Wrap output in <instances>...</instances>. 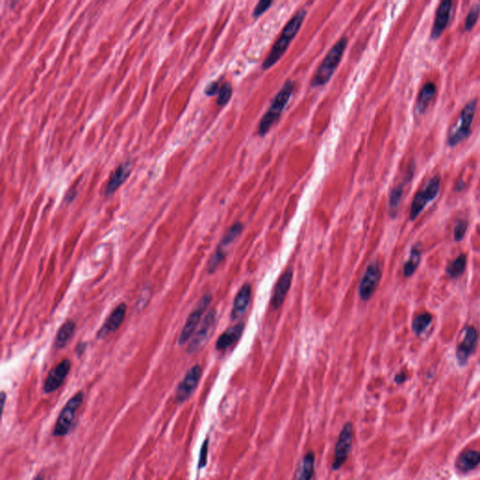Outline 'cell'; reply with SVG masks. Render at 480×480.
Masks as SVG:
<instances>
[{"label":"cell","mask_w":480,"mask_h":480,"mask_svg":"<svg viewBox=\"0 0 480 480\" xmlns=\"http://www.w3.org/2000/svg\"><path fill=\"white\" fill-rule=\"evenodd\" d=\"M306 16L307 11L303 8L296 12L295 15L288 21L285 27H283L280 38L274 43L270 54L263 61V70H269L281 60V58L288 49L290 43L295 39L296 34L298 33Z\"/></svg>","instance_id":"1"},{"label":"cell","mask_w":480,"mask_h":480,"mask_svg":"<svg viewBox=\"0 0 480 480\" xmlns=\"http://www.w3.org/2000/svg\"><path fill=\"white\" fill-rule=\"evenodd\" d=\"M295 86L296 84L294 81H286L283 84L281 90L277 93L274 99H272L269 109L263 115L258 126V135L260 137H263L270 132V128L281 117L282 113L289 102L290 99L294 93Z\"/></svg>","instance_id":"2"},{"label":"cell","mask_w":480,"mask_h":480,"mask_svg":"<svg viewBox=\"0 0 480 480\" xmlns=\"http://www.w3.org/2000/svg\"><path fill=\"white\" fill-rule=\"evenodd\" d=\"M347 43L348 39L346 37H342L329 50L322 63L318 67L315 74L310 82L311 87L325 86L329 83L337 67L339 66L342 60L343 54L347 47Z\"/></svg>","instance_id":"3"},{"label":"cell","mask_w":480,"mask_h":480,"mask_svg":"<svg viewBox=\"0 0 480 480\" xmlns=\"http://www.w3.org/2000/svg\"><path fill=\"white\" fill-rule=\"evenodd\" d=\"M477 106V100L473 99L468 102L460 112L457 123L452 127L451 132L447 138L449 146H455L460 144L461 141L466 139L471 133V126L473 124Z\"/></svg>","instance_id":"4"},{"label":"cell","mask_w":480,"mask_h":480,"mask_svg":"<svg viewBox=\"0 0 480 480\" xmlns=\"http://www.w3.org/2000/svg\"><path fill=\"white\" fill-rule=\"evenodd\" d=\"M83 401H84V393L81 391L69 400L66 405L60 412V415L57 419L56 425L54 428V436L62 437V436H65L70 432L71 428L73 426L75 414L77 413L80 406L82 405Z\"/></svg>","instance_id":"5"},{"label":"cell","mask_w":480,"mask_h":480,"mask_svg":"<svg viewBox=\"0 0 480 480\" xmlns=\"http://www.w3.org/2000/svg\"><path fill=\"white\" fill-rule=\"evenodd\" d=\"M441 178L439 175L434 176L431 178L426 188L423 191L417 192L414 201L412 203L411 210H410V220L414 221L420 214L424 208L426 207L430 202L434 201L437 197L440 191Z\"/></svg>","instance_id":"6"},{"label":"cell","mask_w":480,"mask_h":480,"mask_svg":"<svg viewBox=\"0 0 480 480\" xmlns=\"http://www.w3.org/2000/svg\"><path fill=\"white\" fill-rule=\"evenodd\" d=\"M212 299H213V296H212L210 293L205 294L200 299L196 308L188 317L187 321L185 323L184 327L180 332V336H179V339H178V344L179 345H184L185 343L188 342L192 337V335L194 334L195 330L197 329L198 325L201 322L202 316L204 314L206 309L208 308V306L210 305Z\"/></svg>","instance_id":"7"},{"label":"cell","mask_w":480,"mask_h":480,"mask_svg":"<svg viewBox=\"0 0 480 480\" xmlns=\"http://www.w3.org/2000/svg\"><path fill=\"white\" fill-rule=\"evenodd\" d=\"M353 436H354L353 424L351 422H348L342 427L337 440L335 452H334V460L332 462V469L334 471H338L339 469H341L342 465L344 464V462L347 460L350 450L353 445Z\"/></svg>","instance_id":"8"},{"label":"cell","mask_w":480,"mask_h":480,"mask_svg":"<svg viewBox=\"0 0 480 480\" xmlns=\"http://www.w3.org/2000/svg\"><path fill=\"white\" fill-rule=\"evenodd\" d=\"M242 230H243V224L241 223H236L233 224L225 233V235L222 238L221 242L219 244L217 249L213 253L207 264L209 273L214 272L217 269L218 265L224 261L229 246L237 239V237L241 234Z\"/></svg>","instance_id":"9"},{"label":"cell","mask_w":480,"mask_h":480,"mask_svg":"<svg viewBox=\"0 0 480 480\" xmlns=\"http://www.w3.org/2000/svg\"><path fill=\"white\" fill-rule=\"evenodd\" d=\"M202 368L200 365H195L186 374L183 380L179 383L176 390V401L177 402H183L191 397L197 388L199 381L202 376Z\"/></svg>","instance_id":"10"},{"label":"cell","mask_w":480,"mask_h":480,"mask_svg":"<svg viewBox=\"0 0 480 480\" xmlns=\"http://www.w3.org/2000/svg\"><path fill=\"white\" fill-rule=\"evenodd\" d=\"M380 276H381V272L377 262L369 263L359 285L358 292L362 300L367 301L371 298L380 281Z\"/></svg>","instance_id":"11"},{"label":"cell","mask_w":480,"mask_h":480,"mask_svg":"<svg viewBox=\"0 0 480 480\" xmlns=\"http://www.w3.org/2000/svg\"><path fill=\"white\" fill-rule=\"evenodd\" d=\"M293 274H294L293 269L288 268L283 272V275L280 277L271 297V306L273 309H280L283 306V302L292 285Z\"/></svg>","instance_id":"12"},{"label":"cell","mask_w":480,"mask_h":480,"mask_svg":"<svg viewBox=\"0 0 480 480\" xmlns=\"http://www.w3.org/2000/svg\"><path fill=\"white\" fill-rule=\"evenodd\" d=\"M478 341V333L473 327H469L465 330V336L462 342L457 348V360L460 366L466 365L469 357L472 355Z\"/></svg>","instance_id":"13"},{"label":"cell","mask_w":480,"mask_h":480,"mask_svg":"<svg viewBox=\"0 0 480 480\" xmlns=\"http://www.w3.org/2000/svg\"><path fill=\"white\" fill-rule=\"evenodd\" d=\"M71 366V361L69 359H64L50 371L44 383V391L46 393L54 392L60 388L65 381L67 375H69Z\"/></svg>","instance_id":"14"},{"label":"cell","mask_w":480,"mask_h":480,"mask_svg":"<svg viewBox=\"0 0 480 480\" xmlns=\"http://www.w3.org/2000/svg\"><path fill=\"white\" fill-rule=\"evenodd\" d=\"M216 317H217V312L215 309L210 310L207 315L205 316L204 321L202 323L200 329L197 331V333L193 337L191 340V343L189 345L188 351L190 353L195 352L196 350L200 348L204 342L207 340V338L210 335L211 331L214 328V325L216 322Z\"/></svg>","instance_id":"15"},{"label":"cell","mask_w":480,"mask_h":480,"mask_svg":"<svg viewBox=\"0 0 480 480\" xmlns=\"http://www.w3.org/2000/svg\"><path fill=\"white\" fill-rule=\"evenodd\" d=\"M452 5H453L452 1L445 0V1H442L437 8L436 14H435V20H434V26L432 28V33H431V38L433 40L438 39L441 34L443 33L444 30L446 29L450 18Z\"/></svg>","instance_id":"16"},{"label":"cell","mask_w":480,"mask_h":480,"mask_svg":"<svg viewBox=\"0 0 480 480\" xmlns=\"http://www.w3.org/2000/svg\"><path fill=\"white\" fill-rule=\"evenodd\" d=\"M126 311H127L126 304L121 303L113 310L112 313L107 318L106 322L103 324L101 329H99L97 334V338L99 340H102L107 336L110 335L111 333L117 331L125 319Z\"/></svg>","instance_id":"17"},{"label":"cell","mask_w":480,"mask_h":480,"mask_svg":"<svg viewBox=\"0 0 480 480\" xmlns=\"http://www.w3.org/2000/svg\"><path fill=\"white\" fill-rule=\"evenodd\" d=\"M251 296V287L250 283H245L240 288L237 294V296L233 302V309L231 311V319L233 321L239 319L243 315L245 311L248 309L250 302Z\"/></svg>","instance_id":"18"},{"label":"cell","mask_w":480,"mask_h":480,"mask_svg":"<svg viewBox=\"0 0 480 480\" xmlns=\"http://www.w3.org/2000/svg\"><path fill=\"white\" fill-rule=\"evenodd\" d=\"M243 323H239L229 329H226L222 335L218 338L215 344V348L219 351H224L232 346L235 342L239 340L244 331Z\"/></svg>","instance_id":"19"},{"label":"cell","mask_w":480,"mask_h":480,"mask_svg":"<svg viewBox=\"0 0 480 480\" xmlns=\"http://www.w3.org/2000/svg\"><path fill=\"white\" fill-rule=\"evenodd\" d=\"M131 173V164L129 162L121 164L119 167L113 172L112 176L108 181L106 187V194L111 195L119 189L121 185L125 182Z\"/></svg>","instance_id":"20"},{"label":"cell","mask_w":480,"mask_h":480,"mask_svg":"<svg viewBox=\"0 0 480 480\" xmlns=\"http://www.w3.org/2000/svg\"><path fill=\"white\" fill-rule=\"evenodd\" d=\"M75 331V323L73 320H69L64 323L60 329H59L56 340H55V347L58 349H62L65 347L68 342L73 338V333Z\"/></svg>","instance_id":"21"},{"label":"cell","mask_w":480,"mask_h":480,"mask_svg":"<svg viewBox=\"0 0 480 480\" xmlns=\"http://www.w3.org/2000/svg\"><path fill=\"white\" fill-rule=\"evenodd\" d=\"M480 463V452L469 450L462 454L459 459L458 466L463 472H469Z\"/></svg>","instance_id":"22"},{"label":"cell","mask_w":480,"mask_h":480,"mask_svg":"<svg viewBox=\"0 0 480 480\" xmlns=\"http://www.w3.org/2000/svg\"><path fill=\"white\" fill-rule=\"evenodd\" d=\"M315 473V453L309 451L303 458L298 480H312Z\"/></svg>","instance_id":"23"},{"label":"cell","mask_w":480,"mask_h":480,"mask_svg":"<svg viewBox=\"0 0 480 480\" xmlns=\"http://www.w3.org/2000/svg\"><path fill=\"white\" fill-rule=\"evenodd\" d=\"M435 85L434 83H427L423 88L421 89L418 99H417V105H416V110L418 114H423L426 111L428 105L430 101L433 99L434 93H435Z\"/></svg>","instance_id":"24"},{"label":"cell","mask_w":480,"mask_h":480,"mask_svg":"<svg viewBox=\"0 0 480 480\" xmlns=\"http://www.w3.org/2000/svg\"><path fill=\"white\" fill-rule=\"evenodd\" d=\"M421 261V247L420 245H415L411 250L410 257L406 263L404 264L403 273L404 276L411 277L414 273V271L418 268Z\"/></svg>","instance_id":"25"},{"label":"cell","mask_w":480,"mask_h":480,"mask_svg":"<svg viewBox=\"0 0 480 480\" xmlns=\"http://www.w3.org/2000/svg\"><path fill=\"white\" fill-rule=\"evenodd\" d=\"M404 184H406L405 181H404L403 184L400 185V186L394 188L392 191H390V193H389V201H388L389 210H390V214H391L393 217L396 215L397 210H398V208H399L400 203H401V197H402L403 191H404Z\"/></svg>","instance_id":"26"},{"label":"cell","mask_w":480,"mask_h":480,"mask_svg":"<svg viewBox=\"0 0 480 480\" xmlns=\"http://www.w3.org/2000/svg\"><path fill=\"white\" fill-rule=\"evenodd\" d=\"M466 255L461 254L454 262L450 263L447 269V273L450 278L460 276L466 268Z\"/></svg>","instance_id":"27"},{"label":"cell","mask_w":480,"mask_h":480,"mask_svg":"<svg viewBox=\"0 0 480 480\" xmlns=\"http://www.w3.org/2000/svg\"><path fill=\"white\" fill-rule=\"evenodd\" d=\"M432 319H433V316L430 313H424V314L416 316L412 323V329L415 332V334L420 335L421 333H423L430 326Z\"/></svg>","instance_id":"28"},{"label":"cell","mask_w":480,"mask_h":480,"mask_svg":"<svg viewBox=\"0 0 480 480\" xmlns=\"http://www.w3.org/2000/svg\"><path fill=\"white\" fill-rule=\"evenodd\" d=\"M233 94L232 85L229 82H224L220 87L218 93L217 104L219 106H225L230 100Z\"/></svg>","instance_id":"29"},{"label":"cell","mask_w":480,"mask_h":480,"mask_svg":"<svg viewBox=\"0 0 480 480\" xmlns=\"http://www.w3.org/2000/svg\"><path fill=\"white\" fill-rule=\"evenodd\" d=\"M480 6L479 4H473L470 12L467 14L466 20H465V29L467 31H471L473 29L475 24L477 23L478 18H479Z\"/></svg>","instance_id":"30"},{"label":"cell","mask_w":480,"mask_h":480,"mask_svg":"<svg viewBox=\"0 0 480 480\" xmlns=\"http://www.w3.org/2000/svg\"><path fill=\"white\" fill-rule=\"evenodd\" d=\"M468 224L465 221H459L454 228V238L456 241H460L466 233Z\"/></svg>","instance_id":"31"},{"label":"cell","mask_w":480,"mask_h":480,"mask_svg":"<svg viewBox=\"0 0 480 480\" xmlns=\"http://www.w3.org/2000/svg\"><path fill=\"white\" fill-rule=\"evenodd\" d=\"M273 1H268V0H261L257 3L256 6L254 8L253 10V13H252V15L254 18H258L260 17L262 14H264L269 8L272 5Z\"/></svg>","instance_id":"32"},{"label":"cell","mask_w":480,"mask_h":480,"mask_svg":"<svg viewBox=\"0 0 480 480\" xmlns=\"http://www.w3.org/2000/svg\"><path fill=\"white\" fill-rule=\"evenodd\" d=\"M208 438H206L204 440V444L203 446L201 447V451H200V456H199V462H198V467L199 469H202V468H204L206 463H207V455H208Z\"/></svg>","instance_id":"33"},{"label":"cell","mask_w":480,"mask_h":480,"mask_svg":"<svg viewBox=\"0 0 480 480\" xmlns=\"http://www.w3.org/2000/svg\"><path fill=\"white\" fill-rule=\"evenodd\" d=\"M221 86H222V85L220 84L219 81L211 82L210 84L205 87L204 93H205L208 97H212V96H214V95H216V94L219 93Z\"/></svg>","instance_id":"34"},{"label":"cell","mask_w":480,"mask_h":480,"mask_svg":"<svg viewBox=\"0 0 480 480\" xmlns=\"http://www.w3.org/2000/svg\"><path fill=\"white\" fill-rule=\"evenodd\" d=\"M405 380H406V375H404V374H402V372L396 375V377H395V381H396V383H398V384H401V383H403Z\"/></svg>","instance_id":"35"},{"label":"cell","mask_w":480,"mask_h":480,"mask_svg":"<svg viewBox=\"0 0 480 480\" xmlns=\"http://www.w3.org/2000/svg\"><path fill=\"white\" fill-rule=\"evenodd\" d=\"M34 480H43V477H42L41 475H38L37 477H35V479Z\"/></svg>","instance_id":"36"}]
</instances>
